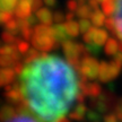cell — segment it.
I'll return each mask as SVG.
<instances>
[{
	"instance_id": "obj_1",
	"label": "cell",
	"mask_w": 122,
	"mask_h": 122,
	"mask_svg": "<svg viewBox=\"0 0 122 122\" xmlns=\"http://www.w3.org/2000/svg\"><path fill=\"white\" fill-rule=\"evenodd\" d=\"M18 85L27 112L37 122H62L79 94L74 67L52 54L26 62Z\"/></svg>"
},
{
	"instance_id": "obj_2",
	"label": "cell",
	"mask_w": 122,
	"mask_h": 122,
	"mask_svg": "<svg viewBox=\"0 0 122 122\" xmlns=\"http://www.w3.org/2000/svg\"><path fill=\"white\" fill-rule=\"evenodd\" d=\"M54 34L53 27H49V25H37L35 26L33 35H32V44L34 48L41 51H49L54 46Z\"/></svg>"
},
{
	"instance_id": "obj_3",
	"label": "cell",
	"mask_w": 122,
	"mask_h": 122,
	"mask_svg": "<svg viewBox=\"0 0 122 122\" xmlns=\"http://www.w3.org/2000/svg\"><path fill=\"white\" fill-rule=\"evenodd\" d=\"M105 23L106 27L120 40V46L122 48V0H114L113 13L111 14V18Z\"/></svg>"
},
{
	"instance_id": "obj_4",
	"label": "cell",
	"mask_w": 122,
	"mask_h": 122,
	"mask_svg": "<svg viewBox=\"0 0 122 122\" xmlns=\"http://www.w3.org/2000/svg\"><path fill=\"white\" fill-rule=\"evenodd\" d=\"M100 65L101 63H98L95 59L87 57L81 60L79 70L85 78L94 79L100 74Z\"/></svg>"
},
{
	"instance_id": "obj_5",
	"label": "cell",
	"mask_w": 122,
	"mask_h": 122,
	"mask_svg": "<svg viewBox=\"0 0 122 122\" xmlns=\"http://www.w3.org/2000/svg\"><path fill=\"white\" fill-rule=\"evenodd\" d=\"M122 66L118 65L117 62H101L100 65V74H98V78L102 80V81H109V80H112L113 78H115L119 75L120 70H121Z\"/></svg>"
},
{
	"instance_id": "obj_6",
	"label": "cell",
	"mask_w": 122,
	"mask_h": 122,
	"mask_svg": "<svg viewBox=\"0 0 122 122\" xmlns=\"http://www.w3.org/2000/svg\"><path fill=\"white\" fill-rule=\"evenodd\" d=\"M32 10H33V0H19L17 7L15 9V15L19 19L27 18Z\"/></svg>"
},
{
	"instance_id": "obj_7",
	"label": "cell",
	"mask_w": 122,
	"mask_h": 122,
	"mask_svg": "<svg viewBox=\"0 0 122 122\" xmlns=\"http://www.w3.org/2000/svg\"><path fill=\"white\" fill-rule=\"evenodd\" d=\"M6 97L9 101V103H14V104H19L20 101L23 100L22 93H20V88L19 85H13V86H7L6 89Z\"/></svg>"
},
{
	"instance_id": "obj_8",
	"label": "cell",
	"mask_w": 122,
	"mask_h": 122,
	"mask_svg": "<svg viewBox=\"0 0 122 122\" xmlns=\"http://www.w3.org/2000/svg\"><path fill=\"white\" fill-rule=\"evenodd\" d=\"M18 111H19L18 115H15L14 118H11L10 120H8V121H6V122H37V121H35L34 118L30 114H27L28 112H27L26 106H25L24 103L23 104L22 103L18 104Z\"/></svg>"
},
{
	"instance_id": "obj_9",
	"label": "cell",
	"mask_w": 122,
	"mask_h": 122,
	"mask_svg": "<svg viewBox=\"0 0 122 122\" xmlns=\"http://www.w3.org/2000/svg\"><path fill=\"white\" fill-rule=\"evenodd\" d=\"M53 34H54V39H56V42H61L63 43L66 41H68L70 37L68 30L66 28V25L61 24V23H58L53 26Z\"/></svg>"
},
{
	"instance_id": "obj_10",
	"label": "cell",
	"mask_w": 122,
	"mask_h": 122,
	"mask_svg": "<svg viewBox=\"0 0 122 122\" xmlns=\"http://www.w3.org/2000/svg\"><path fill=\"white\" fill-rule=\"evenodd\" d=\"M83 93L86 96H93V97H97L101 94V87L97 84H86L85 81L83 83Z\"/></svg>"
},
{
	"instance_id": "obj_11",
	"label": "cell",
	"mask_w": 122,
	"mask_h": 122,
	"mask_svg": "<svg viewBox=\"0 0 122 122\" xmlns=\"http://www.w3.org/2000/svg\"><path fill=\"white\" fill-rule=\"evenodd\" d=\"M36 16H37L40 22L42 24H44V25H50L52 23V20L54 19L52 13L49 9H45V8H40L36 11Z\"/></svg>"
},
{
	"instance_id": "obj_12",
	"label": "cell",
	"mask_w": 122,
	"mask_h": 122,
	"mask_svg": "<svg viewBox=\"0 0 122 122\" xmlns=\"http://www.w3.org/2000/svg\"><path fill=\"white\" fill-rule=\"evenodd\" d=\"M15 70L11 69L10 67H4L1 70V85L2 86H7L13 81L14 77H15Z\"/></svg>"
},
{
	"instance_id": "obj_13",
	"label": "cell",
	"mask_w": 122,
	"mask_h": 122,
	"mask_svg": "<svg viewBox=\"0 0 122 122\" xmlns=\"http://www.w3.org/2000/svg\"><path fill=\"white\" fill-rule=\"evenodd\" d=\"M85 114H86V106L83 103H78L72 110V112L70 113V118L74 120H81Z\"/></svg>"
},
{
	"instance_id": "obj_14",
	"label": "cell",
	"mask_w": 122,
	"mask_h": 122,
	"mask_svg": "<svg viewBox=\"0 0 122 122\" xmlns=\"http://www.w3.org/2000/svg\"><path fill=\"white\" fill-rule=\"evenodd\" d=\"M107 33H106V30H98V28H96L95 30V34H94V39H93V43L97 44V45H103L104 43H106V41H107Z\"/></svg>"
},
{
	"instance_id": "obj_15",
	"label": "cell",
	"mask_w": 122,
	"mask_h": 122,
	"mask_svg": "<svg viewBox=\"0 0 122 122\" xmlns=\"http://www.w3.org/2000/svg\"><path fill=\"white\" fill-rule=\"evenodd\" d=\"M19 0H0V7L1 11H9L11 13L16 9Z\"/></svg>"
},
{
	"instance_id": "obj_16",
	"label": "cell",
	"mask_w": 122,
	"mask_h": 122,
	"mask_svg": "<svg viewBox=\"0 0 122 122\" xmlns=\"http://www.w3.org/2000/svg\"><path fill=\"white\" fill-rule=\"evenodd\" d=\"M105 52L110 56H114L119 52V44L113 39H109L105 43Z\"/></svg>"
},
{
	"instance_id": "obj_17",
	"label": "cell",
	"mask_w": 122,
	"mask_h": 122,
	"mask_svg": "<svg viewBox=\"0 0 122 122\" xmlns=\"http://www.w3.org/2000/svg\"><path fill=\"white\" fill-rule=\"evenodd\" d=\"M91 18H92V23H93L95 26H102V25L105 23L104 14L102 13V11H100L98 9H96L95 11L92 14Z\"/></svg>"
},
{
	"instance_id": "obj_18",
	"label": "cell",
	"mask_w": 122,
	"mask_h": 122,
	"mask_svg": "<svg viewBox=\"0 0 122 122\" xmlns=\"http://www.w3.org/2000/svg\"><path fill=\"white\" fill-rule=\"evenodd\" d=\"M0 117H1L2 122L8 121V120H10L11 118L15 117V110H14L11 106H9V105H5L4 107H2V110H1Z\"/></svg>"
},
{
	"instance_id": "obj_19",
	"label": "cell",
	"mask_w": 122,
	"mask_h": 122,
	"mask_svg": "<svg viewBox=\"0 0 122 122\" xmlns=\"http://www.w3.org/2000/svg\"><path fill=\"white\" fill-rule=\"evenodd\" d=\"M66 25V28L68 30V33H69L70 36H77L78 35V32H79V24H77L76 22L74 20H68Z\"/></svg>"
},
{
	"instance_id": "obj_20",
	"label": "cell",
	"mask_w": 122,
	"mask_h": 122,
	"mask_svg": "<svg viewBox=\"0 0 122 122\" xmlns=\"http://www.w3.org/2000/svg\"><path fill=\"white\" fill-rule=\"evenodd\" d=\"M77 15L80 18H87L92 16V8L88 5H80L77 8Z\"/></svg>"
},
{
	"instance_id": "obj_21",
	"label": "cell",
	"mask_w": 122,
	"mask_h": 122,
	"mask_svg": "<svg viewBox=\"0 0 122 122\" xmlns=\"http://www.w3.org/2000/svg\"><path fill=\"white\" fill-rule=\"evenodd\" d=\"M79 28L81 33H86L87 30H89L92 28V23L89 20H87L86 18H83L80 22H79Z\"/></svg>"
},
{
	"instance_id": "obj_22",
	"label": "cell",
	"mask_w": 122,
	"mask_h": 122,
	"mask_svg": "<svg viewBox=\"0 0 122 122\" xmlns=\"http://www.w3.org/2000/svg\"><path fill=\"white\" fill-rule=\"evenodd\" d=\"M37 57H40V54H39L37 49L35 48V49H30V50L27 51L25 59H26V62H28V61H32V60H34V59H36Z\"/></svg>"
},
{
	"instance_id": "obj_23",
	"label": "cell",
	"mask_w": 122,
	"mask_h": 122,
	"mask_svg": "<svg viewBox=\"0 0 122 122\" xmlns=\"http://www.w3.org/2000/svg\"><path fill=\"white\" fill-rule=\"evenodd\" d=\"M17 48L19 50V52L22 53H26L28 51V43L25 42V41H22V42H18L17 43Z\"/></svg>"
},
{
	"instance_id": "obj_24",
	"label": "cell",
	"mask_w": 122,
	"mask_h": 122,
	"mask_svg": "<svg viewBox=\"0 0 122 122\" xmlns=\"http://www.w3.org/2000/svg\"><path fill=\"white\" fill-rule=\"evenodd\" d=\"M11 18H13L11 17V13H9V11H1V22L4 24L9 22Z\"/></svg>"
},
{
	"instance_id": "obj_25",
	"label": "cell",
	"mask_w": 122,
	"mask_h": 122,
	"mask_svg": "<svg viewBox=\"0 0 122 122\" xmlns=\"http://www.w3.org/2000/svg\"><path fill=\"white\" fill-rule=\"evenodd\" d=\"M104 122H119V118L117 114H109L104 118Z\"/></svg>"
},
{
	"instance_id": "obj_26",
	"label": "cell",
	"mask_w": 122,
	"mask_h": 122,
	"mask_svg": "<svg viewBox=\"0 0 122 122\" xmlns=\"http://www.w3.org/2000/svg\"><path fill=\"white\" fill-rule=\"evenodd\" d=\"M114 62H117L118 65L122 66V52H118L117 54H114Z\"/></svg>"
},
{
	"instance_id": "obj_27",
	"label": "cell",
	"mask_w": 122,
	"mask_h": 122,
	"mask_svg": "<svg viewBox=\"0 0 122 122\" xmlns=\"http://www.w3.org/2000/svg\"><path fill=\"white\" fill-rule=\"evenodd\" d=\"M78 7L79 6H77V2H76L75 0H69V1H68V8H69L70 10H77Z\"/></svg>"
},
{
	"instance_id": "obj_28",
	"label": "cell",
	"mask_w": 122,
	"mask_h": 122,
	"mask_svg": "<svg viewBox=\"0 0 122 122\" xmlns=\"http://www.w3.org/2000/svg\"><path fill=\"white\" fill-rule=\"evenodd\" d=\"M53 18H54V20L57 23H61L62 20H63V15L61 13H57V14H54V16H53Z\"/></svg>"
},
{
	"instance_id": "obj_29",
	"label": "cell",
	"mask_w": 122,
	"mask_h": 122,
	"mask_svg": "<svg viewBox=\"0 0 122 122\" xmlns=\"http://www.w3.org/2000/svg\"><path fill=\"white\" fill-rule=\"evenodd\" d=\"M117 115L120 120H122V102L117 106Z\"/></svg>"
},
{
	"instance_id": "obj_30",
	"label": "cell",
	"mask_w": 122,
	"mask_h": 122,
	"mask_svg": "<svg viewBox=\"0 0 122 122\" xmlns=\"http://www.w3.org/2000/svg\"><path fill=\"white\" fill-rule=\"evenodd\" d=\"M42 5V0H33V10L39 9Z\"/></svg>"
},
{
	"instance_id": "obj_31",
	"label": "cell",
	"mask_w": 122,
	"mask_h": 122,
	"mask_svg": "<svg viewBox=\"0 0 122 122\" xmlns=\"http://www.w3.org/2000/svg\"><path fill=\"white\" fill-rule=\"evenodd\" d=\"M88 118L93 119L94 121H97L100 117H98V113H95V112H89V113H88Z\"/></svg>"
},
{
	"instance_id": "obj_32",
	"label": "cell",
	"mask_w": 122,
	"mask_h": 122,
	"mask_svg": "<svg viewBox=\"0 0 122 122\" xmlns=\"http://www.w3.org/2000/svg\"><path fill=\"white\" fill-rule=\"evenodd\" d=\"M44 2H45V5H48V6H54L56 0H44Z\"/></svg>"
},
{
	"instance_id": "obj_33",
	"label": "cell",
	"mask_w": 122,
	"mask_h": 122,
	"mask_svg": "<svg viewBox=\"0 0 122 122\" xmlns=\"http://www.w3.org/2000/svg\"><path fill=\"white\" fill-rule=\"evenodd\" d=\"M66 18H67V20H71L72 18H74V14L72 13H69L67 16H66Z\"/></svg>"
},
{
	"instance_id": "obj_34",
	"label": "cell",
	"mask_w": 122,
	"mask_h": 122,
	"mask_svg": "<svg viewBox=\"0 0 122 122\" xmlns=\"http://www.w3.org/2000/svg\"><path fill=\"white\" fill-rule=\"evenodd\" d=\"M62 122H68V121H67V120H66V119H65V120H63V121H62Z\"/></svg>"
}]
</instances>
